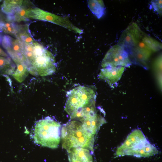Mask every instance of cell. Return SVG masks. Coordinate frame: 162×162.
<instances>
[{
    "label": "cell",
    "mask_w": 162,
    "mask_h": 162,
    "mask_svg": "<svg viewBox=\"0 0 162 162\" xmlns=\"http://www.w3.org/2000/svg\"><path fill=\"white\" fill-rule=\"evenodd\" d=\"M158 153L157 148L149 142L142 132L136 129L118 147L116 154L118 156L130 155L141 157L153 156Z\"/></svg>",
    "instance_id": "obj_4"
},
{
    "label": "cell",
    "mask_w": 162,
    "mask_h": 162,
    "mask_svg": "<svg viewBox=\"0 0 162 162\" xmlns=\"http://www.w3.org/2000/svg\"><path fill=\"white\" fill-rule=\"evenodd\" d=\"M142 42L152 52L159 51L162 49V44L156 40L143 33L142 38Z\"/></svg>",
    "instance_id": "obj_20"
},
{
    "label": "cell",
    "mask_w": 162,
    "mask_h": 162,
    "mask_svg": "<svg viewBox=\"0 0 162 162\" xmlns=\"http://www.w3.org/2000/svg\"><path fill=\"white\" fill-rule=\"evenodd\" d=\"M64 110L71 120H80L96 110V95L92 88L79 86L67 92Z\"/></svg>",
    "instance_id": "obj_1"
},
{
    "label": "cell",
    "mask_w": 162,
    "mask_h": 162,
    "mask_svg": "<svg viewBox=\"0 0 162 162\" xmlns=\"http://www.w3.org/2000/svg\"><path fill=\"white\" fill-rule=\"evenodd\" d=\"M127 52L132 64L140 66L146 70L148 69V62L152 52L136 47Z\"/></svg>",
    "instance_id": "obj_12"
},
{
    "label": "cell",
    "mask_w": 162,
    "mask_h": 162,
    "mask_svg": "<svg viewBox=\"0 0 162 162\" xmlns=\"http://www.w3.org/2000/svg\"><path fill=\"white\" fill-rule=\"evenodd\" d=\"M3 37L0 33V44L2 43Z\"/></svg>",
    "instance_id": "obj_25"
},
{
    "label": "cell",
    "mask_w": 162,
    "mask_h": 162,
    "mask_svg": "<svg viewBox=\"0 0 162 162\" xmlns=\"http://www.w3.org/2000/svg\"><path fill=\"white\" fill-rule=\"evenodd\" d=\"M16 63L17 68L12 74L13 77L20 82L23 81L27 76L28 71L25 64L20 61H14Z\"/></svg>",
    "instance_id": "obj_17"
},
{
    "label": "cell",
    "mask_w": 162,
    "mask_h": 162,
    "mask_svg": "<svg viewBox=\"0 0 162 162\" xmlns=\"http://www.w3.org/2000/svg\"><path fill=\"white\" fill-rule=\"evenodd\" d=\"M0 56L6 58L9 57L8 55L0 48Z\"/></svg>",
    "instance_id": "obj_24"
},
{
    "label": "cell",
    "mask_w": 162,
    "mask_h": 162,
    "mask_svg": "<svg viewBox=\"0 0 162 162\" xmlns=\"http://www.w3.org/2000/svg\"><path fill=\"white\" fill-rule=\"evenodd\" d=\"M23 0H4L1 6L2 11L7 16L14 15L21 7Z\"/></svg>",
    "instance_id": "obj_14"
},
{
    "label": "cell",
    "mask_w": 162,
    "mask_h": 162,
    "mask_svg": "<svg viewBox=\"0 0 162 162\" xmlns=\"http://www.w3.org/2000/svg\"><path fill=\"white\" fill-rule=\"evenodd\" d=\"M24 45L25 64L28 72L33 75L41 76L50 75L55 72L56 64L51 52L35 41L31 44H24Z\"/></svg>",
    "instance_id": "obj_2"
},
{
    "label": "cell",
    "mask_w": 162,
    "mask_h": 162,
    "mask_svg": "<svg viewBox=\"0 0 162 162\" xmlns=\"http://www.w3.org/2000/svg\"><path fill=\"white\" fill-rule=\"evenodd\" d=\"M61 125L50 117L37 121L32 137L35 143L52 148L58 147L61 136Z\"/></svg>",
    "instance_id": "obj_5"
},
{
    "label": "cell",
    "mask_w": 162,
    "mask_h": 162,
    "mask_svg": "<svg viewBox=\"0 0 162 162\" xmlns=\"http://www.w3.org/2000/svg\"><path fill=\"white\" fill-rule=\"evenodd\" d=\"M79 121L88 130L94 135L106 122L105 118L98 113L97 110Z\"/></svg>",
    "instance_id": "obj_11"
},
{
    "label": "cell",
    "mask_w": 162,
    "mask_h": 162,
    "mask_svg": "<svg viewBox=\"0 0 162 162\" xmlns=\"http://www.w3.org/2000/svg\"><path fill=\"white\" fill-rule=\"evenodd\" d=\"M15 68V65L9 57L0 56V72L9 75L13 74Z\"/></svg>",
    "instance_id": "obj_18"
},
{
    "label": "cell",
    "mask_w": 162,
    "mask_h": 162,
    "mask_svg": "<svg viewBox=\"0 0 162 162\" xmlns=\"http://www.w3.org/2000/svg\"><path fill=\"white\" fill-rule=\"evenodd\" d=\"M124 69L125 67L122 66L103 68L100 70L98 78L104 81L111 87L114 88L117 85Z\"/></svg>",
    "instance_id": "obj_10"
},
{
    "label": "cell",
    "mask_w": 162,
    "mask_h": 162,
    "mask_svg": "<svg viewBox=\"0 0 162 162\" xmlns=\"http://www.w3.org/2000/svg\"><path fill=\"white\" fill-rule=\"evenodd\" d=\"M131 64L128 52L123 47L117 44L112 47L107 51L102 61L101 65L103 68L128 67Z\"/></svg>",
    "instance_id": "obj_7"
},
{
    "label": "cell",
    "mask_w": 162,
    "mask_h": 162,
    "mask_svg": "<svg viewBox=\"0 0 162 162\" xmlns=\"http://www.w3.org/2000/svg\"><path fill=\"white\" fill-rule=\"evenodd\" d=\"M20 30V28L14 22L0 20V33L14 35L17 38Z\"/></svg>",
    "instance_id": "obj_15"
},
{
    "label": "cell",
    "mask_w": 162,
    "mask_h": 162,
    "mask_svg": "<svg viewBox=\"0 0 162 162\" xmlns=\"http://www.w3.org/2000/svg\"><path fill=\"white\" fill-rule=\"evenodd\" d=\"M29 9L22 6L13 15L7 16V20L13 22H20L29 20L28 14Z\"/></svg>",
    "instance_id": "obj_19"
},
{
    "label": "cell",
    "mask_w": 162,
    "mask_h": 162,
    "mask_svg": "<svg viewBox=\"0 0 162 162\" xmlns=\"http://www.w3.org/2000/svg\"><path fill=\"white\" fill-rule=\"evenodd\" d=\"M143 33L139 26L133 22L122 32L117 45L128 51L135 46L142 38Z\"/></svg>",
    "instance_id": "obj_8"
},
{
    "label": "cell",
    "mask_w": 162,
    "mask_h": 162,
    "mask_svg": "<svg viewBox=\"0 0 162 162\" xmlns=\"http://www.w3.org/2000/svg\"><path fill=\"white\" fill-rule=\"evenodd\" d=\"M88 2L91 11L98 19L104 15L105 8L102 0H89Z\"/></svg>",
    "instance_id": "obj_16"
},
{
    "label": "cell",
    "mask_w": 162,
    "mask_h": 162,
    "mask_svg": "<svg viewBox=\"0 0 162 162\" xmlns=\"http://www.w3.org/2000/svg\"><path fill=\"white\" fill-rule=\"evenodd\" d=\"M17 38H19L24 44H29L34 41L30 35L26 31L20 30Z\"/></svg>",
    "instance_id": "obj_22"
},
{
    "label": "cell",
    "mask_w": 162,
    "mask_h": 162,
    "mask_svg": "<svg viewBox=\"0 0 162 162\" xmlns=\"http://www.w3.org/2000/svg\"><path fill=\"white\" fill-rule=\"evenodd\" d=\"M154 68L157 74L158 80L160 87L162 83V56L160 55L155 60Z\"/></svg>",
    "instance_id": "obj_21"
},
{
    "label": "cell",
    "mask_w": 162,
    "mask_h": 162,
    "mask_svg": "<svg viewBox=\"0 0 162 162\" xmlns=\"http://www.w3.org/2000/svg\"><path fill=\"white\" fill-rule=\"evenodd\" d=\"M62 147L67 152L76 148L93 151L94 136L78 121L72 120L64 124L61 130Z\"/></svg>",
    "instance_id": "obj_3"
},
{
    "label": "cell",
    "mask_w": 162,
    "mask_h": 162,
    "mask_svg": "<svg viewBox=\"0 0 162 162\" xmlns=\"http://www.w3.org/2000/svg\"><path fill=\"white\" fill-rule=\"evenodd\" d=\"M68 152L69 162H93L92 154L87 149L74 148Z\"/></svg>",
    "instance_id": "obj_13"
},
{
    "label": "cell",
    "mask_w": 162,
    "mask_h": 162,
    "mask_svg": "<svg viewBox=\"0 0 162 162\" xmlns=\"http://www.w3.org/2000/svg\"><path fill=\"white\" fill-rule=\"evenodd\" d=\"M28 16L29 19L48 21L80 34L83 33L82 30L74 25L67 17L58 16L38 8L29 9Z\"/></svg>",
    "instance_id": "obj_6"
},
{
    "label": "cell",
    "mask_w": 162,
    "mask_h": 162,
    "mask_svg": "<svg viewBox=\"0 0 162 162\" xmlns=\"http://www.w3.org/2000/svg\"><path fill=\"white\" fill-rule=\"evenodd\" d=\"M162 0H152L151 1V6L154 10L160 15H162Z\"/></svg>",
    "instance_id": "obj_23"
},
{
    "label": "cell",
    "mask_w": 162,
    "mask_h": 162,
    "mask_svg": "<svg viewBox=\"0 0 162 162\" xmlns=\"http://www.w3.org/2000/svg\"><path fill=\"white\" fill-rule=\"evenodd\" d=\"M2 44L14 62L20 61L25 64L24 44L19 38H14L7 35H4Z\"/></svg>",
    "instance_id": "obj_9"
}]
</instances>
